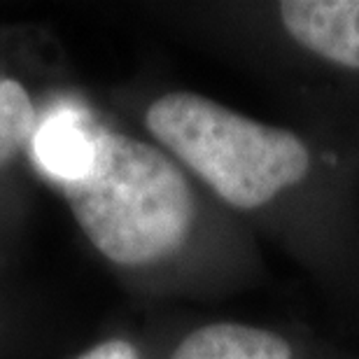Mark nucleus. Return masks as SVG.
<instances>
[{
	"label": "nucleus",
	"mask_w": 359,
	"mask_h": 359,
	"mask_svg": "<svg viewBox=\"0 0 359 359\" xmlns=\"http://www.w3.org/2000/svg\"><path fill=\"white\" fill-rule=\"evenodd\" d=\"M63 194L87 238L121 266L166 259L194 224V196L175 163L147 142L105 128H98L87 177Z\"/></svg>",
	"instance_id": "1"
},
{
	"label": "nucleus",
	"mask_w": 359,
	"mask_h": 359,
	"mask_svg": "<svg viewBox=\"0 0 359 359\" xmlns=\"http://www.w3.org/2000/svg\"><path fill=\"white\" fill-rule=\"evenodd\" d=\"M147 128L226 203L252 210L299 184L311 168L304 140L189 91L156 98Z\"/></svg>",
	"instance_id": "2"
},
{
	"label": "nucleus",
	"mask_w": 359,
	"mask_h": 359,
	"mask_svg": "<svg viewBox=\"0 0 359 359\" xmlns=\"http://www.w3.org/2000/svg\"><path fill=\"white\" fill-rule=\"evenodd\" d=\"M96 135L98 128L80 105H54L31 135L35 168L61 189L80 182L96 159Z\"/></svg>",
	"instance_id": "3"
},
{
	"label": "nucleus",
	"mask_w": 359,
	"mask_h": 359,
	"mask_svg": "<svg viewBox=\"0 0 359 359\" xmlns=\"http://www.w3.org/2000/svg\"><path fill=\"white\" fill-rule=\"evenodd\" d=\"M280 19L308 52L359 70V0H290L280 5Z\"/></svg>",
	"instance_id": "4"
},
{
	"label": "nucleus",
	"mask_w": 359,
	"mask_h": 359,
	"mask_svg": "<svg viewBox=\"0 0 359 359\" xmlns=\"http://www.w3.org/2000/svg\"><path fill=\"white\" fill-rule=\"evenodd\" d=\"M168 359H294L280 336L236 322H217L196 329Z\"/></svg>",
	"instance_id": "5"
},
{
	"label": "nucleus",
	"mask_w": 359,
	"mask_h": 359,
	"mask_svg": "<svg viewBox=\"0 0 359 359\" xmlns=\"http://www.w3.org/2000/svg\"><path fill=\"white\" fill-rule=\"evenodd\" d=\"M35 124V105L24 84L0 75V166L31 140Z\"/></svg>",
	"instance_id": "6"
},
{
	"label": "nucleus",
	"mask_w": 359,
	"mask_h": 359,
	"mask_svg": "<svg viewBox=\"0 0 359 359\" xmlns=\"http://www.w3.org/2000/svg\"><path fill=\"white\" fill-rule=\"evenodd\" d=\"M80 359H138V353L126 341H105L100 346L87 350Z\"/></svg>",
	"instance_id": "7"
}]
</instances>
